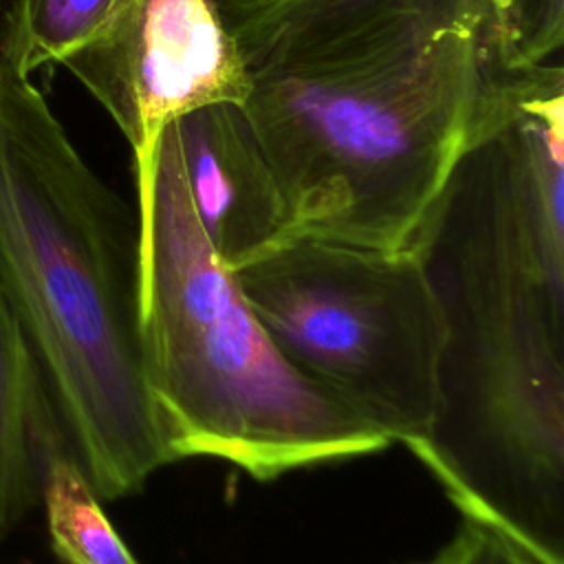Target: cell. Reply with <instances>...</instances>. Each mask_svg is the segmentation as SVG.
Listing matches in <instances>:
<instances>
[{
	"mask_svg": "<svg viewBox=\"0 0 564 564\" xmlns=\"http://www.w3.org/2000/svg\"><path fill=\"white\" fill-rule=\"evenodd\" d=\"M112 0H24V75L59 62L101 26Z\"/></svg>",
	"mask_w": 564,
	"mask_h": 564,
	"instance_id": "cell-11",
	"label": "cell"
},
{
	"mask_svg": "<svg viewBox=\"0 0 564 564\" xmlns=\"http://www.w3.org/2000/svg\"><path fill=\"white\" fill-rule=\"evenodd\" d=\"M253 79H315L502 26L494 0H220Z\"/></svg>",
	"mask_w": 564,
	"mask_h": 564,
	"instance_id": "cell-7",
	"label": "cell"
},
{
	"mask_svg": "<svg viewBox=\"0 0 564 564\" xmlns=\"http://www.w3.org/2000/svg\"><path fill=\"white\" fill-rule=\"evenodd\" d=\"M40 502L51 549L62 564H139L106 516L59 423L44 438Z\"/></svg>",
	"mask_w": 564,
	"mask_h": 564,
	"instance_id": "cell-10",
	"label": "cell"
},
{
	"mask_svg": "<svg viewBox=\"0 0 564 564\" xmlns=\"http://www.w3.org/2000/svg\"><path fill=\"white\" fill-rule=\"evenodd\" d=\"M24 0H0V73L24 75Z\"/></svg>",
	"mask_w": 564,
	"mask_h": 564,
	"instance_id": "cell-14",
	"label": "cell"
},
{
	"mask_svg": "<svg viewBox=\"0 0 564 564\" xmlns=\"http://www.w3.org/2000/svg\"><path fill=\"white\" fill-rule=\"evenodd\" d=\"M234 280L304 377L408 449L438 410L443 313L412 251L291 238Z\"/></svg>",
	"mask_w": 564,
	"mask_h": 564,
	"instance_id": "cell-5",
	"label": "cell"
},
{
	"mask_svg": "<svg viewBox=\"0 0 564 564\" xmlns=\"http://www.w3.org/2000/svg\"><path fill=\"white\" fill-rule=\"evenodd\" d=\"M132 212L29 77L0 73V280L64 438L101 500L172 463L148 388Z\"/></svg>",
	"mask_w": 564,
	"mask_h": 564,
	"instance_id": "cell-2",
	"label": "cell"
},
{
	"mask_svg": "<svg viewBox=\"0 0 564 564\" xmlns=\"http://www.w3.org/2000/svg\"><path fill=\"white\" fill-rule=\"evenodd\" d=\"M401 564H538L513 540L487 522L463 518L454 533L427 557Z\"/></svg>",
	"mask_w": 564,
	"mask_h": 564,
	"instance_id": "cell-13",
	"label": "cell"
},
{
	"mask_svg": "<svg viewBox=\"0 0 564 564\" xmlns=\"http://www.w3.org/2000/svg\"><path fill=\"white\" fill-rule=\"evenodd\" d=\"M134 187L143 366L172 463L271 482L394 445L278 350L198 225L172 121L134 152Z\"/></svg>",
	"mask_w": 564,
	"mask_h": 564,
	"instance_id": "cell-4",
	"label": "cell"
},
{
	"mask_svg": "<svg viewBox=\"0 0 564 564\" xmlns=\"http://www.w3.org/2000/svg\"><path fill=\"white\" fill-rule=\"evenodd\" d=\"M520 66L544 64L564 42V0H494Z\"/></svg>",
	"mask_w": 564,
	"mask_h": 564,
	"instance_id": "cell-12",
	"label": "cell"
},
{
	"mask_svg": "<svg viewBox=\"0 0 564 564\" xmlns=\"http://www.w3.org/2000/svg\"><path fill=\"white\" fill-rule=\"evenodd\" d=\"M55 423L40 364L0 280V542L40 502L42 449Z\"/></svg>",
	"mask_w": 564,
	"mask_h": 564,
	"instance_id": "cell-9",
	"label": "cell"
},
{
	"mask_svg": "<svg viewBox=\"0 0 564 564\" xmlns=\"http://www.w3.org/2000/svg\"><path fill=\"white\" fill-rule=\"evenodd\" d=\"M62 64L132 152L152 148L172 119L205 104H245L251 90L220 0H112L95 35Z\"/></svg>",
	"mask_w": 564,
	"mask_h": 564,
	"instance_id": "cell-6",
	"label": "cell"
},
{
	"mask_svg": "<svg viewBox=\"0 0 564 564\" xmlns=\"http://www.w3.org/2000/svg\"><path fill=\"white\" fill-rule=\"evenodd\" d=\"M560 66H520L500 26L315 79H253L245 99L289 209V238L405 249L456 159Z\"/></svg>",
	"mask_w": 564,
	"mask_h": 564,
	"instance_id": "cell-3",
	"label": "cell"
},
{
	"mask_svg": "<svg viewBox=\"0 0 564 564\" xmlns=\"http://www.w3.org/2000/svg\"><path fill=\"white\" fill-rule=\"evenodd\" d=\"M405 249L445 324L436 419L410 454L463 518L564 564V93L471 143Z\"/></svg>",
	"mask_w": 564,
	"mask_h": 564,
	"instance_id": "cell-1",
	"label": "cell"
},
{
	"mask_svg": "<svg viewBox=\"0 0 564 564\" xmlns=\"http://www.w3.org/2000/svg\"><path fill=\"white\" fill-rule=\"evenodd\" d=\"M172 128L194 214L229 271L289 238L282 187L242 104H205Z\"/></svg>",
	"mask_w": 564,
	"mask_h": 564,
	"instance_id": "cell-8",
	"label": "cell"
}]
</instances>
